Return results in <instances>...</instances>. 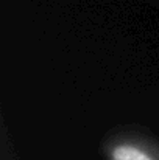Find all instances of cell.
I'll return each mask as SVG.
<instances>
[{
  "label": "cell",
  "instance_id": "obj_1",
  "mask_svg": "<svg viewBox=\"0 0 159 160\" xmlns=\"http://www.w3.org/2000/svg\"><path fill=\"white\" fill-rule=\"evenodd\" d=\"M106 160H159V142L136 128L117 129L105 138Z\"/></svg>",
  "mask_w": 159,
  "mask_h": 160
}]
</instances>
